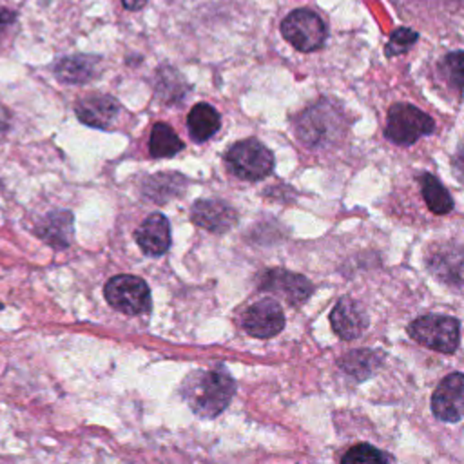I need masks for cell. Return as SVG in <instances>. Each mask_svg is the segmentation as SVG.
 <instances>
[{
    "mask_svg": "<svg viewBox=\"0 0 464 464\" xmlns=\"http://www.w3.org/2000/svg\"><path fill=\"white\" fill-rule=\"evenodd\" d=\"M341 464H389V455L368 443H361L343 455Z\"/></svg>",
    "mask_w": 464,
    "mask_h": 464,
    "instance_id": "cell-25",
    "label": "cell"
},
{
    "mask_svg": "<svg viewBox=\"0 0 464 464\" xmlns=\"http://www.w3.org/2000/svg\"><path fill=\"white\" fill-rule=\"evenodd\" d=\"M451 169H453V175L457 176V180H460L464 184V138L460 140V143L457 145V149L453 152Z\"/></svg>",
    "mask_w": 464,
    "mask_h": 464,
    "instance_id": "cell-27",
    "label": "cell"
},
{
    "mask_svg": "<svg viewBox=\"0 0 464 464\" xmlns=\"http://www.w3.org/2000/svg\"><path fill=\"white\" fill-rule=\"evenodd\" d=\"M435 76L451 95H464V51L443 55L435 64Z\"/></svg>",
    "mask_w": 464,
    "mask_h": 464,
    "instance_id": "cell-22",
    "label": "cell"
},
{
    "mask_svg": "<svg viewBox=\"0 0 464 464\" xmlns=\"http://www.w3.org/2000/svg\"><path fill=\"white\" fill-rule=\"evenodd\" d=\"M428 3V0H426ZM441 3H455V4H460V3H464V0H441Z\"/></svg>",
    "mask_w": 464,
    "mask_h": 464,
    "instance_id": "cell-31",
    "label": "cell"
},
{
    "mask_svg": "<svg viewBox=\"0 0 464 464\" xmlns=\"http://www.w3.org/2000/svg\"><path fill=\"white\" fill-rule=\"evenodd\" d=\"M283 39L301 53H313L323 47L327 40V26L313 10H294L281 22Z\"/></svg>",
    "mask_w": 464,
    "mask_h": 464,
    "instance_id": "cell-6",
    "label": "cell"
},
{
    "mask_svg": "<svg viewBox=\"0 0 464 464\" xmlns=\"http://www.w3.org/2000/svg\"><path fill=\"white\" fill-rule=\"evenodd\" d=\"M102 58L97 55H69L60 58L53 73L64 84H88L100 74Z\"/></svg>",
    "mask_w": 464,
    "mask_h": 464,
    "instance_id": "cell-18",
    "label": "cell"
},
{
    "mask_svg": "<svg viewBox=\"0 0 464 464\" xmlns=\"http://www.w3.org/2000/svg\"><path fill=\"white\" fill-rule=\"evenodd\" d=\"M339 118L334 109L318 104L308 107L296 120V134L308 149H323L338 136Z\"/></svg>",
    "mask_w": 464,
    "mask_h": 464,
    "instance_id": "cell-7",
    "label": "cell"
},
{
    "mask_svg": "<svg viewBox=\"0 0 464 464\" xmlns=\"http://www.w3.org/2000/svg\"><path fill=\"white\" fill-rule=\"evenodd\" d=\"M225 164L232 175L247 182H260L274 169V154L256 138L232 145L225 154Z\"/></svg>",
    "mask_w": 464,
    "mask_h": 464,
    "instance_id": "cell-3",
    "label": "cell"
},
{
    "mask_svg": "<svg viewBox=\"0 0 464 464\" xmlns=\"http://www.w3.org/2000/svg\"><path fill=\"white\" fill-rule=\"evenodd\" d=\"M331 325L343 341H352L366 332L370 322L363 305L345 296L332 308Z\"/></svg>",
    "mask_w": 464,
    "mask_h": 464,
    "instance_id": "cell-15",
    "label": "cell"
},
{
    "mask_svg": "<svg viewBox=\"0 0 464 464\" xmlns=\"http://www.w3.org/2000/svg\"><path fill=\"white\" fill-rule=\"evenodd\" d=\"M182 398L202 419L218 417L236 394V381L227 368L193 370L182 382Z\"/></svg>",
    "mask_w": 464,
    "mask_h": 464,
    "instance_id": "cell-1",
    "label": "cell"
},
{
    "mask_svg": "<svg viewBox=\"0 0 464 464\" xmlns=\"http://www.w3.org/2000/svg\"><path fill=\"white\" fill-rule=\"evenodd\" d=\"M12 127V115L6 107L0 106V140H3Z\"/></svg>",
    "mask_w": 464,
    "mask_h": 464,
    "instance_id": "cell-29",
    "label": "cell"
},
{
    "mask_svg": "<svg viewBox=\"0 0 464 464\" xmlns=\"http://www.w3.org/2000/svg\"><path fill=\"white\" fill-rule=\"evenodd\" d=\"M242 329L258 339H271L285 329L281 305L272 297H263L251 305L242 316Z\"/></svg>",
    "mask_w": 464,
    "mask_h": 464,
    "instance_id": "cell-9",
    "label": "cell"
},
{
    "mask_svg": "<svg viewBox=\"0 0 464 464\" xmlns=\"http://www.w3.org/2000/svg\"><path fill=\"white\" fill-rule=\"evenodd\" d=\"M122 4L129 12H138L147 4V0H122Z\"/></svg>",
    "mask_w": 464,
    "mask_h": 464,
    "instance_id": "cell-30",
    "label": "cell"
},
{
    "mask_svg": "<svg viewBox=\"0 0 464 464\" xmlns=\"http://www.w3.org/2000/svg\"><path fill=\"white\" fill-rule=\"evenodd\" d=\"M191 221L212 235H225L238 223V212L223 200H198L191 207Z\"/></svg>",
    "mask_w": 464,
    "mask_h": 464,
    "instance_id": "cell-13",
    "label": "cell"
},
{
    "mask_svg": "<svg viewBox=\"0 0 464 464\" xmlns=\"http://www.w3.org/2000/svg\"><path fill=\"white\" fill-rule=\"evenodd\" d=\"M189 180L180 173H159L147 176L142 184V194L145 200L164 205L175 198H180L187 189Z\"/></svg>",
    "mask_w": 464,
    "mask_h": 464,
    "instance_id": "cell-19",
    "label": "cell"
},
{
    "mask_svg": "<svg viewBox=\"0 0 464 464\" xmlns=\"http://www.w3.org/2000/svg\"><path fill=\"white\" fill-rule=\"evenodd\" d=\"M185 143L178 138L175 129L164 122L152 125L149 138V152L152 159H173L182 152Z\"/></svg>",
    "mask_w": 464,
    "mask_h": 464,
    "instance_id": "cell-23",
    "label": "cell"
},
{
    "mask_svg": "<svg viewBox=\"0 0 464 464\" xmlns=\"http://www.w3.org/2000/svg\"><path fill=\"white\" fill-rule=\"evenodd\" d=\"M221 127V116L211 104H196L187 116V129L194 142L203 143L211 140Z\"/></svg>",
    "mask_w": 464,
    "mask_h": 464,
    "instance_id": "cell-21",
    "label": "cell"
},
{
    "mask_svg": "<svg viewBox=\"0 0 464 464\" xmlns=\"http://www.w3.org/2000/svg\"><path fill=\"white\" fill-rule=\"evenodd\" d=\"M426 263L439 281L464 288V245L453 242L437 244L428 253Z\"/></svg>",
    "mask_w": 464,
    "mask_h": 464,
    "instance_id": "cell-12",
    "label": "cell"
},
{
    "mask_svg": "<svg viewBox=\"0 0 464 464\" xmlns=\"http://www.w3.org/2000/svg\"><path fill=\"white\" fill-rule=\"evenodd\" d=\"M134 238L145 256L160 258L171 249V223L164 214L154 212L142 221Z\"/></svg>",
    "mask_w": 464,
    "mask_h": 464,
    "instance_id": "cell-16",
    "label": "cell"
},
{
    "mask_svg": "<svg viewBox=\"0 0 464 464\" xmlns=\"http://www.w3.org/2000/svg\"><path fill=\"white\" fill-rule=\"evenodd\" d=\"M377 365H379L377 354L368 348L348 352L339 359L341 370H345L347 374H350L357 379H366L368 375H372L374 370L377 368Z\"/></svg>",
    "mask_w": 464,
    "mask_h": 464,
    "instance_id": "cell-24",
    "label": "cell"
},
{
    "mask_svg": "<svg viewBox=\"0 0 464 464\" xmlns=\"http://www.w3.org/2000/svg\"><path fill=\"white\" fill-rule=\"evenodd\" d=\"M74 111L82 124L95 129H109L120 116L122 106L111 95L90 93L76 102Z\"/></svg>",
    "mask_w": 464,
    "mask_h": 464,
    "instance_id": "cell-14",
    "label": "cell"
},
{
    "mask_svg": "<svg viewBox=\"0 0 464 464\" xmlns=\"http://www.w3.org/2000/svg\"><path fill=\"white\" fill-rule=\"evenodd\" d=\"M262 292L274 294L290 305H301L313 296L314 287L305 276L287 269H269L258 279Z\"/></svg>",
    "mask_w": 464,
    "mask_h": 464,
    "instance_id": "cell-10",
    "label": "cell"
},
{
    "mask_svg": "<svg viewBox=\"0 0 464 464\" xmlns=\"http://www.w3.org/2000/svg\"><path fill=\"white\" fill-rule=\"evenodd\" d=\"M191 86L187 84L185 76L176 71L173 65L164 64L157 71V81H154V93L157 99L166 106H178L185 100Z\"/></svg>",
    "mask_w": 464,
    "mask_h": 464,
    "instance_id": "cell-20",
    "label": "cell"
},
{
    "mask_svg": "<svg viewBox=\"0 0 464 464\" xmlns=\"http://www.w3.org/2000/svg\"><path fill=\"white\" fill-rule=\"evenodd\" d=\"M407 194L416 196L414 200L408 198V203L414 209L423 205V212L430 218H443L451 214L455 203L450 191L441 184V180L430 173H417L407 189Z\"/></svg>",
    "mask_w": 464,
    "mask_h": 464,
    "instance_id": "cell-8",
    "label": "cell"
},
{
    "mask_svg": "<svg viewBox=\"0 0 464 464\" xmlns=\"http://www.w3.org/2000/svg\"><path fill=\"white\" fill-rule=\"evenodd\" d=\"M73 232V212L67 209L47 212L35 228V235L55 251H64L71 245Z\"/></svg>",
    "mask_w": 464,
    "mask_h": 464,
    "instance_id": "cell-17",
    "label": "cell"
},
{
    "mask_svg": "<svg viewBox=\"0 0 464 464\" xmlns=\"http://www.w3.org/2000/svg\"><path fill=\"white\" fill-rule=\"evenodd\" d=\"M17 22V13L8 10V8H0V40H3L4 33Z\"/></svg>",
    "mask_w": 464,
    "mask_h": 464,
    "instance_id": "cell-28",
    "label": "cell"
},
{
    "mask_svg": "<svg viewBox=\"0 0 464 464\" xmlns=\"http://www.w3.org/2000/svg\"><path fill=\"white\" fill-rule=\"evenodd\" d=\"M0 308H3V305H0Z\"/></svg>",
    "mask_w": 464,
    "mask_h": 464,
    "instance_id": "cell-32",
    "label": "cell"
},
{
    "mask_svg": "<svg viewBox=\"0 0 464 464\" xmlns=\"http://www.w3.org/2000/svg\"><path fill=\"white\" fill-rule=\"evenodd\" d=\"M435 129V120L414 104L396 102L386 111L384 136L398 147H410L421 138L434 134Z\"/></svg>",
    "mask_w": 464,
    "mask_h": 464,
    "instance_id": "cell-2",
    "label": "cell"
},
{
    "mask_svg": "<svg viewBox=\"0 0 464 464\" xmlns=\"http://www.w3.org/2000/svg\"><path fill=\"white\" fill-rule=\"evenodd\" d=\"M408 334L419 345L441 354H453L460 343L459 322L443 314H426L414 320Z\"/></svg>",
    "mask_w": 464,
    "mask_h": 464,
    "instance_id": "cell-5",
    "label": "cell"
},
{
    "mask_svg": "<svg viewBox=\"0 0 464 464\" xmlns=\"http://www.w3.org/2000/svg\"><path fill=\"white\" fill-rule=\"evenodd\" d=\"M432 412L443 423H459L464 417V374H448L432 396Z\"/></svg>",
    "mask_w": 464,
    "mask_h": 464,
    "instance_id": "cell-11",
    "label": "cell"
},
{
    "mask_svg": "<svg viewBox=\"0 0 464 464\" xmlns=\"http://www.w3.org/2000/svg\"><path fill=\"white\" fill-rule=\"evenodd\" d=\"M104 296L115 311L127 316L149 314L152 308L150 288L138 276L120 274L111 278L104 287Z\"/></svg>",
    "mask_w": 464,
    "mask_h": 464,
    "instance_id": "cell-4",
    "label": "cell"
},
{
    "mask_svg": "<svg viewBox=\"0 0 464 464\" xmlns=\"http://www.w3.org/2000/svg\"><path fill=\"white\" fill-rule=\"evenodd\" d=\"M417 39H419V33L410 28L394 30L391 33L389 42H386V46H384L386 56H398V55L407 53L417 42Z\"/></svg>",
    "mask_w": 464,
    "mask_h": 464,
    "instance_id": "cell-26",
    "label": "cell"
}]
</instances>
